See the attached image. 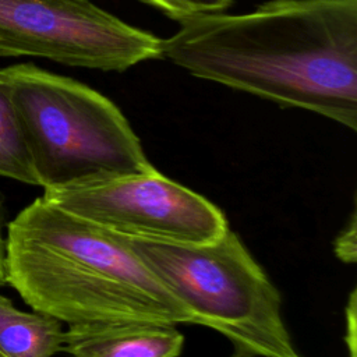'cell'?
<instances>
[{
    "label": "cell",
    "instance_id": "obj_1",
    "mask_svg": "<svg viewBox=\"0 0 357 357\" xmlns=\"http://www.w3.org/2000/svg\"><path fill=\"white\" fill-rule=\"evenodd\" d=\"M162 59L188 74L357 130V0H269L178 22Z\"/></svg>",
    "mask_w": 357,
    "mask_h": 357
},
{
    "label": "cell",
    "instance_id": "obj_2",
    "mask_svg": "<svg viewBox=\"0 0 357 357\" xmlns=\"http://www.w3.org/2000/svg\"><path fill=\"white\" fill-rule=\"evenodd\" d=\"M6 279L33 311L68 326L113 321L195 324L127 238L43 197L7 226Z\"/></svg>",
    "mask_w": 357,
    "mask_h": 357
},
{
    "label": "cell",
    "instance_id": "obj_3",
    "mask_svg": "<svg viewBox=\"0 0 357 357\" xmlns=\"http://www.w3.org/2000/svg\"><path fill=\"white\" fill-rule=\"evenodd\" d=\"M43 190L145 173L155 166L123 112L103 93L33 63L0 70Z\"/></svg>",
    "mask_w": 357,
    "mask_h": 357
},
{
    "label": "cell",
    "instance_id": "obj_4",
    "mask_svg": "<svg viewBox=\"0 0 357 357\" xmlns=\"http://www.w3.org/2000/svg\"><path fill=\"white\" fill-rule=\"evenodd\" d=\"M127 241L195 324L259 357H303L284 325L279 290L233 230L201 244Z\"/></svg>",
    "mask_w": 357,
    "mask_h": 357
},
{
    "label": "cell",
    "instance_id": "obj_5",
    "mask_svg": "<svg viewBox=\"0 0 357 357\" xmlns=\"http://www.w3.org/2000/svg\"><path fill=\"white\" fill-rule=\"evenodd\" d=\"M162 42L91 0H0V57L121 73L162 59Z\"/></svg>",
    "mask_w": 357,
    "mask_h": 357
},
{
    "label": "cell",
    "instance_id": "obj_6",
    "mask_svg": "<svg viewBox=\"0 0 357 357\" xmlns=\"http://www.w3.org/2000/svg\"><path fill=\"white\" fill-rule=\"evenodd\" d=\"M45 199L116 236L166 244H201L230 227L201 194L156 167L137 174L43 190Z\"/></svg>",
    "mask_w": 357,
    "mask_h": 357
},
{
    "label": "cell",
    "instance_id": "obj_7",
    "mask_svg": "<svg viewBox=\"0 0 357 357\" xmlns=\"http://www.w3.org/2000/svg\"><path fill=\"white\" fill-rule=\"evenodd\" d=\"M183 346L176 325L113 321L70 325L63 350L71 357H178Z\"/></svg>",
    "mask_w": 357,
    "mask_h": 357
},
{
    "label": "cell",
    "instance_id": "obj_8",
    "mask_svg": "<svg viewBox=\"0 0 357 357\" xmlns=\"http://www.w3.org/2000/svg\"><path fill=\"white\" fill-rule=\"evenodd\" d=\"M63 344L64 331L59 319L21 311L0 294V353L7 357H53Z\"/></svg>",
    "mask_w": 357,
    "mask_h": 357
},
{
    "label": "cell",
    "instance_id": "obj_9",
    "mask_svg": "<svg viewBox=\"0 0 357 357\" xmlns=\"http://www.w3.org/2000/svg\"><path fill=\"white\" fill-rule=\"evenodd\" d=\"M0 176L39 185L10 86L0 78Z\"/></svg>",
    "mask_w": 357,
    "mask_h": 357
},
{
    "label": "cell",
    "instance_id": "obj_10",
    "mask_svg": "<svg viewBox=\"0 0 357 357\" xmlns=\"http://www.w3.org/2000/svg\"><path fill=\"white\" fill-rule=\"evenodd\" d=\"M173 21H183L190 17L206 13L226 11L233 0H139Z\"/></svg>",
    "mask_w": 357,
    "mask_h": 357
},
{
    "label": "cell",
    "instance_id": "obj_11",
    "mask_svg": "<svg viewBox=\"0 0 357 357\" xmlns=\"http://www.w3.org/2000/svg\"><path fill=\"white\" fill-rule=\"evenodd\" d=\"M333 252L337 259L344 264H354L357 259V225L353 212L349 223L336 236L333 241Z\"/></svg>",
    "mask_w": 357,
    "mask_h": 357
},
{
    "label": "cell",
    "instance_id": "obj_12",
    "mask_svg": "<svg viewBox=\"0 0 357 357\" xmlns=\"http://www.w3.org/2000/svg\"><path fill=\"white\" fill-rule=\"evenodd\" d=\"M3 226H4V215H3L1 201H0V287L7 283V279H6V238L3 236Z\"/></svg>",
    "mask_w": 357,
    "mask_h": 357
},
{
    "label": "cell",
    "instance_id": "obj_13",
    "mask_svg": "<svg viewBox=\"0 0 357 357\" xmlns=\"http://www.w3.org/2000/svg\"><path fill=\"white\" fill-rule=\"evenodd\" d=\"M229 357H259V356H255V354L248 353V351H244V350L234 349V350H233V353H231Z\"/></svg>",
    "mask_w": 357,
    "mask_h": 357
},
{
    "label": "cell",
    "instance_id": "obj_14",
    "mask_svg": "<svg viewBox=\"0 0 357 357\" xmlns=\"http://www.w3.org/2000/svg\"><path fill=\"white\" fill-rule=\"evenodd\" d=\"M0 357H7V356H4L3 353H0Z\"/></svg>",
    "mask_w": 357,
    "mask_h": 357
}]
</instances>
